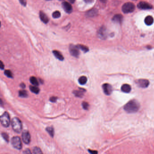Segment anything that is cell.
I'll return each instance as SVG.
<instances>
[{
    "label": "cell",
    "mask_w": 154,
    "mask_h": 154,
    "mask_svg": "<svg viewBox=\"0 0 154 154\" xmlns=\"http://www.w3.org/2000/svg\"><path fill=\"white\" fill-rule=\"evenodd\" d=\"M140 108V104L135 100H131L127 102L124 106V109L128 113L137 112Z\"/></svg>",
    "instance_id": "6da1fadb"
},
{
    "label": "cell",
    "mask_w": 154,
    "mask_h": 154,
    "mask_svg": "<svg viewBox=\"0 0 154 154\" xmlns=\"http://www.w3.org/2000/svg\"><path fill=\"white\" fill-rule=\"evenodd\" d=\"M11 124L14 131L17 133L21 132L22 129V125L21 121L19 118L15 117L11 120Z\"/></svg>",
    "instance_id": "7a4b0ae2"
},
{
    "label": "cell",
    "mask_w": 154,
    "mask_h": 154,
    "mask_svg": "<svg viewBox=\"0 0 154 154\" xmlns=\"http://www.w3.org/2000/svg\"><path fill=\"white\" fill-rule=\"evenodd\" d=\"M0 122L4 127H8L11 123L10 116L7 112H5L0 117Z\"/></svg>",
    "instance_id": "3957f363"
},
{
    "label": "cell",
    "mask_w": 154,
    "mask_h": 154,
    "mask_svg": "<svg viewBox=\"0 0 154 154\" xmlns=\"http://www.w3.org/2000/svg\"><path fill=\"white\" fill-rule=\"evenodd\" d=\"M122 9L123 12L124 13H132L135 10V6L132 2H127L123 5Z\"/></svg>",
    "instance_id": "277c9868"
},
{
    "label": "cell",
    "mask_w": 154,
    "mask_h": 154,
    "mask_svg": "<svg viewBox=\"0 0 154 154\" xmlns=\"http://www.w3.org/2000/svg\"><path fill=\"white\" fill-rule=\"evenodd\" d=\"M11 144L14 148L18 150H21L22 147L21 139L20 137L17 136L13 137L12 138Z\"/></svg>",
    "instance_id": "5b68a950"
},
{
    "label": "cell",
    "mask_w": 154,
    "mask_h": 154,
    "mask_svg": "<svg viewBox=\"0 0 154 154\" xmlns=\"http://www.w3.org/2000/svg\"><path fill=\"white\" fill-rule=\"evenodd\" d=\"M79 49L77 46H74L73 45H70L69 48L70 54L75 57H78L80 55Z\"/></svg>",
    "instance_id": "8992f818"
},
{
    "label": "cell",
    "mask_w": 154,
    "mask_h": 154,
    "mask_svg": "<svg viewBox=\"0 0 154 154\" xmlns=\"http://www.w3.org/2000/svg\"><path fill=\"white\" fill-rule=\"evenodd\" d=\"M22 138L23 141L25 143L28 144L30 143L31 140V136L30 133L28 131H25L22 133Z\"/></svg>",
    "instance_id": "52a82bcc"
},
{
    "label": "cell",
    "mask_w": 154,
    "mask_h": 154,
    "mask_svg": "<svg viewBox=\"0 0 154 154\" xmlns=\"http://www.w3.org/2000/svg\"><path fill=\"white\" fill-rule=\"evenodd\" d=\"M102 88L104 93L106 95L109 96L112 93V86L110 84L108 83L104 84L102 86Z\"/></svg>",
    "instance_id": "ba28073f"
},
{
    "label": "cell",
    "mask_w": 154,
    "mask_h": 154,
    "mask_svg": "<svg viewBox=\"0 0 154 154\" xmlns=\"http://www.w3.org/2000/svg\"><path fill=\"white\" fill-rule=\"evenodd\" d=\"M137 7L142 10H148L152 8L151 4L145 1H140L137 5Z\"/></svg>",
    "instance_id": "9c48e42d"
},
{
    "label": "cell",
    "mask_w": 154,
    "mask_h": 154,
    "mask_svg": "<svg viewBox=\"0 0 154 154\" xmlns=\"http://www.w3.org/2000/svg\"><path fill=\"white\" fill-rule=\"evenodd\" d=\"M137 84L138 85L142 88H147L149 85V82L148 80L145 79H140L137 81Z\"/></svg>",
    "instance_id": "30bf717a"
},
{
    "label": "cell",
    "mask_w": 154,
    "mask_h": 154,
    "mask_svg": "<svg viewBox=\"0 0 154 154\" xmlns=\"http://www.w3.org/2000/svg\"><path fill=\"white\" fill-rule=\"evenodd\" d=\"M63 9L67 13L70 14L72 11V7L70 4L67 1L63 2L62 4Z\"/></svg>",
    "instance_id": "8fae6325"
},
{
    "label": "cell",
    "mask_w": 154,
    "mask_h": 154,
    "mask_svg": "<svg viewBox=\"0 0 154 154\" xmlns=\"http://www.w3.org/2000/svg\"><path fill=\"white\" fill-rule=\"evenodd\" d=\"M107 32L106 29L105 27L103 26L100 28L98 32V36L101 39H105L106 38Z\"/></svg>",
    "instance_id": "7c38bea8"
},
{
    "label": "cell",
    "mask_w": 154,
    "mask_h": 154,
    "mask_svg": "<svg viewBox=\"0 0 154 154\" xmlns=\"http://www.w3.org/2000/svg\"><path fill=\"white\" fill-rule=\"evenodd\" d=\"M39 17L41 21L45 24H47L49 22V18L48 16L42 11H40L39 13Z\"/></svg>",
    "instance_id": "4fadbf2b"
},
{
    "label": "cell",
    "mask_w": 154,
    "mask_h": 154,
    "mask_svg": "<svg viewBox=\"0 0 154 154\" xmlns=\"http://www.w3.org/2000/svg\"><path fill=\"white\" fill-rule=\"evenodd\" d=\"M98 11L96 9H93L91 10L88 11L86 13V15L88 17H93L96 16L98 14Z\"/></svg>",
    "instance_id": "5bb4252c"
},
{
    "label": "cell",
    "mask_w": 154,
    "mask_h": 154,
    "mask_svg": "<svg viewBox=\"0 0 154 154\" xmlns=\"http://www.w3.org/2000/svg\"><path fill=\"white\" fill-rule=\"evenodd\" d=\"M123 15L120 14H115L112 18L113 21L118 23H121L123 21Z\"/></svg>",
    "instance_id": "9a60e30c"
},
{
    "label": "cell",
    "mask_w": 154,
    "mask_h": 154,
    "mask_svg": "<svg viewBox=\"0 0 154 154\" xmlns=\"http://www.w3.org/2000/svg\"><path fill=\"white\" fill-rule=\"evenodd\" d=\"M145 23L147 25H151L154 23V19L151 16L149 15L147 16L145 19Z\"/></svg>",
    "instance_id": "2e32d148"
},
{
    "label": "cell",
    "mask_w": 154,
    "mask_h": 154,
    "mask_svg": "<svg viewBox=\"0 0 154 154\" xmlns=\"http://www.w3.org/2000/svg\"><path fill=\"white\" fill-rule=\"evenodd\" d=\"M131 87L129 84H124L121 87V90L125 93H128L131 91Z\"/></svg>",
    "instance_id": "e0dca14e"
},
{
    "label": "cell",
    "mask_w": 154,
    "mask_h": 154,
    "mask_svg": "<svg viewBox=\"0 0 154 154\" xmlns=\"http://www.w3.org/2000/svg\"><path fill=\"white\" fill-rule=\"evenodd\" d=\"M53 54L54 56L56 57V58H57V59H58L60 60H64V58L63 56V55L59 51L54 50L53 51Z\"/></svg>",
    "instance_id": "ac0fdd59"
},
{
    "label": "cell",
    "mask_w": 154,
    "mask_h": 154,
    "mask_svg": "<svg viewBox=\"0 0 154 154\" xmlns=\"http://www.w3.org/2000/svg\"><path fill=\"white\" fill-rule=\"evenodd\" d=\"M29 80H30V82L31 83V84H33L34 86H39V82L35 77H31L30 78Z\"/></svg>",
    "instance_id": "d6986e66"
},
{
    "label": "cell",
    "mask_w": 154,
    "mask_h": 154,
    "mask_svg": "<svg viewBox=\"0 0 154 154\" xmlns=\"http://www.w3.org/2000/svg\"><path fill=\"white\" fill-rule=\"evenodd\" d=\"M84 89H80L78 91H74V93L75 94L76 96L81 97L84 95Z\"/></svg>",
    "instance_id": "ffe728a7"
},
{
    "label": "cell",
    "mask_w": 154,
    "mask_h": 154,
    "mask_svg": "<svg viewBox=\"0 0 154 154\" xmlns=\"http://www.w3.org/2000/svg\"><path fill=\"white\" fill-rule=\"evenodd\" d=\"M78 81L80 84H81V85H84L86 83L87 81V78L85 76H83L79 78Z\"/></svg>",
    "instance_id": "44dd1931"
},
{
    "label": "cell",
    "mask_w": 154,
    "mask_h": 154,
    "mask_svg": "<svg viewBox=\"0 0 154 154\" xmlns=\"http://www.w3.org/2000/svg\"><path fill=\"white\" fill-rule=\"evenodd\" d=\"M29 88L30 91L35 94H38L39 92V89L38 87H37V86H30Z\"/></svg>",
    "instance_id": "7402d4cb"
},
{
    "label": "cell",
    "mask_w": 154,
    "mask_h": 154,
    "mask_svg": "<svg viewBox=\"0 0 154 154\" xmlns=\"http://www.w3.org/2000/svg\"><path fill=\"white\" fill-rule=\"evenodd\" d=\"M46 131L49 133V135L52 137L54 136V128H53V127H49L46 128Z\"/></svg>",
    "instance_id": "603a6c76"
},
{
    "label": "cell",
    "mask_w": 154,
    "mask_h": 154,
    "mask_svg": "<svg viewBox=\"0 0 154 154\" xmlns=\"http://www.w3.org/2000/svg\"><path fill=\"white\" fill-rule=\"evenodd\" d=\"M19 96L21 97H26L28 96V93L25 90H20L19 92Z\"/></svg>",
    "instance_id": "cb8c5ba5"
},
{
    "label": "cell",
    "mask_w": 154,
    "mask_h": 154,
    "mask_svg": "<svg viewBox=\"0 0 154 154\" xmlns=\"http://www.w3.org/2000/svg\"><path fill=\"white\" fill-rule=\"evenodd\" d=\"M77 46L79 49L81 50L84 52H87L89 51V48L86 46H84L83 45H78Z\"/></svg>",
    "instance_id": "d4e9b609"
},
{
    "label": "cell",
    "mask_w": 154,
    "mask_h": 154,
    "mask_svg": "<svg viewBox=\"0 0 154 154\" xmlns=\"http://www.w3.org/2000/svg\"><path fill=\"white\" fill-rule=\"evenodd\" d=\"M34 154H43L40 148L38 147H35L33 149Z\"/></svg>",
    "instance_id": "484cf974"
},
{
    "label": "cell",
    "mask_w": 154,
    "mask_h": 154,
    "mask_svg": "<svg viewBox=\"0 0 154 154\" xmlns=\"http://www.w3.org/2000/svg\"><path fill=\"white\" fill-rule=\"evenodd\" d=\"M52 16L53 18H55V19L58 18L60 17L61 16V13L58 11H56L53 13Z\"/></svg>",
    "instance_id": "4316f807"
},
{
    "label": "cell",
    "mask_w": 154,
    "mask_h": 154,
    "mask_svg": "<svg viewBox=\"0 0 154 154\" xmlns=\"http://www.w3.org/2000/svg\"><path fill=\"white\" fill-rule=\"evenodd\" d=\"M4 74L8 77H10V78H12L13 77V74H12V72H11L10 70H5V72H4Z\"/></svg>",
    "instance_id": "83f0119b"
},
{
    "label": "cell",
    "mask_w": 154,
    "mask_h": 154,
    "mask_svg": "<svg viewBox=\"0 0 154 154\" xmlns=\"http://www.w3.org/2000/svg\"><path fill=\"white\" fill-rule=\"evenodd\" d=\"M1 135H2V136L3 137V138L5 140V141L7 142H8L9 141V136H8V134L5 133H2Z\"/></svg>",
    "instance_id": "f1b7e54d"
},
{
    "label": "cell",
    "mask_w": 154,
    "mask_h": 154,
    "mask_svg": "<svg viewBox=\"0 0 154 154\" xmlns=\"http://www.w3.org/2000/svg\"><path fill=\"white\" fill-rule=\"evenodd\" d=\"M82 105L83 108L85 110H87L89 108V104L87 102H83L82 103Z\"/></svg>",
    "instance_id": "f546056e"
},
{
    "label": "cell",
    "mask_w": 154,
    "mask_h": 154,
    "mask_svg": "<svg viewBox=\"0 0 154 154\" xmlns=\"http://www.w3.org/2000/svg\"><path fill=\"white\" fill-rule=\"evenodd\" d=\"M19 0L21 5H23V6H26V4H27V0Z\"/></svg>",
    "instance_id": "4dcf8cb0"
},
{
    "label": "cell",
    "mask_w": 154,
    "mask_h": 154,
    "mask_svg": "<svg viewBox=\"0 0 154 154\" xmlns=\"http://www.w3.org/2000/svg\"><path fill=\"white\" fill-rule=\"evenodd\" d=\"M23 154H32V153L31 152V151H30L29 149H26L24 151Z\"/></svg>",
    "instance_id": "1f68e13d"
},
{
    "label": "cell",
    "mask_w": 154,
    "mask_h": 154,
    "mask_svg": "<svg viewBox=\"0 0 154 154\" xmlns=\"http://www.w3.org/2000/svg\"><path fill=\"white\" fill-rule=\"evenodd\" d=\"M57 100V97L55 96H52L50 98V101L52 102H55Z\"/></svg>",
    "instance_id": "d6a6232c"
},
{
    "label": "cell",
    "mask_w": 154,
    "mask_h": 154,
    "mask_svg": "<svg viewBox=\"0 0 154 154\" xmlns=\"http://www.w3.org/2000/svg\"><path fill=\"white\" fill-rule=\"evenodd\" d=\"M88 151L91 154H98V152L96 151H93L91 150H89Z\"/></svg>",
    "instance_id": "836d02e7"
},
{
    "label": "cell",
    "mask_w": 154,
    "mask_h": 154,
    "mask_svg": "<svg viewBox=\"0 0 154 154\" xmlns=\"http://www.w3.org/2000/svg\"><path fill=\"white\" fill-rule=\"evenodd\" d=\"M84 1L86 3H92L93 2L94 0H84Z\"/></svg>",
    "instance_id": "e575fe53"
},
{
    "label": "cell",
    "mask_w": 154,
    "mask_h": 154,
    "mask_svg": "<svg viewBox=\"0 0 154 154\" xmlns=\"http://www.w3.org/2000/svg\"><path fill=\"white\" fill-rule=\"evenodd\" d=\"M0 69L2 70L4 69V65L1 61H0Z\"/></svg>",
    "instance_id": "d590c367"
},
{
    "label": "cell",
    "mask_w": 154,
    "mask_h": 154,
    "mask_svg": "<svg viewBox=\"0 0 154 154\" xmlns=\"http://www.w3.org/2000/svg\"><path fill=\"white\" fill-rule=\"evenodd\" d=\"M20 86L21 87V88H25V85L24 83H22L20 85Z\"/></svg>",
    "instance_id": "8d00e7d4"
},
{
    "label": "cell",
    "mask_w": 154,
    "mask_h": 154,
    "mask_svg": "<svg viewBox=\"0 0 154 154\" xmlns=\"http://www.w3.org/2000/svg\"><path fill=\"white\" fill-rule=\"evenodd\" d=\"M100 1L102 2H103V3H105L106 2V1H107V0H100Z\"/></svg>",
    "instance_id": "74e56055"
},
{
    "label": "cell",
    "mask_w": 154,
    "mask_h": 154,
    "mask_svg": "<svg viewBox=\"0 0 154 154\" xmlns=\"http://www.w3.org/2000/svg\"><path fill=\"white\" fill-rule=\"evenodd\" d=\"M69 0L70 1V3H74L76 0Z\"/></svg>",
    "instance_id": "f35d334b"
},
{
    "label": "cell",
    "mask_w": 154,
    "mask_h": 154,
    "mask_svg": "<svg viewBox=\"0 0 154 154\" xmlns=\"http://www.w3.org/2000/svg\"></svg>",
    "instance_id": "ab89813d"
},
{
    "label": "cell",
    "mask_w": 154,
    "mask_h": 154,
    "mask_svg": "<svg viewBox=\"0 0 154 154\" xmlns=\"http://www.w3.org/2000/svg\"></svg>",
    "instance_id": "60d3db41"
},
{
    "label": "cell",
    "mask_w": 154,
    "mask_h": 154,
    "mask_svg": "<svg viewBox=\"0 0 154 154\" xmlns=\"http://www.w3.org/2000/svg\"></svg>",
    "instance_id": "b9f144b4"
}]
</instances>
